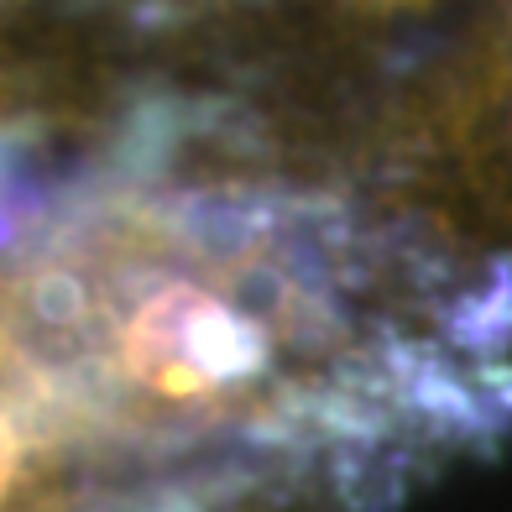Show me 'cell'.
Returning a JSON list of instances; mask_svg holds the SVG:
<instances>
[{
  "label": "cell",
  "mask_w": 512,
  "mask_h": 512,
  "mask_svg": "<svg viewBox=\"0 0 512 512\" xmlns=\"http://www.w3.org/2000/svg\"><path fill=\"white\" fill-rule=\"evenodd\" d=\"M126 371L147 392L173 403L209 398L220 387L246 382L262 366V330L236 314L225 298L173 283L147 298L126 324Z\"/></svg>",
  "instance_id": "1"
},
{
  "label": "cell",
  "mask_w": 512,
  "mask_h": 512,
  "mask_svg": "<svg viewBox=\"0 0 512 512\" xmlns=\"http://www.w3.org/2000/svg\"><path fill=\"white\" fill-rule=\"evenodd\" d=\"M16 476H21V434H16V424H11V413L0 408V507H6Z\"/></svg>",
  "instance_id": "2"
}]
</instances>
